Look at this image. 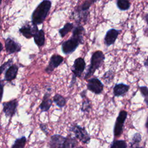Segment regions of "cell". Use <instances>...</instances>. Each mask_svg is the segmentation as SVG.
<instances>
[{"mask_svg":"<svg viewBox=\"0 0 148 148\" xmlns=\"http://www.w3.org/2000/svg\"><path fill=\"white\" fill-rule=\"evenodd\" d=\"M85 29L82 25L74 27L71 38L64 42L61 45L62 51L64 54H69L74 52L79 45L84 43L83 35Z\"/></svg>","mask_w":148,"mask_h":148,"instance_id":"obj_1","label":"cell"},{"mask_svg":"<svg viewBox=\"0 0 148 148\" xmlns=\"http://www.w3.org/2000/svg\"><path fill=\"white\" fill-rule=\"evenodd\" d=\"M51 7V2L50 1L44 0L41 2L32 13L31 21L32 25H38L42 24L46 18Z\"/></svg>","mask_w":148,"mask_h":148,"instance_id":"obj_2","label":"cell"},{"mask_svg":"<svg viewBox=\"0 0 148 148\" xmlns=\"http://www.w3.org/2000/svg\"><path fill=\"white\" fill-rule=\"evenodd\" d=\"M77 143V141L75 138L55 134L50 138L49 148H75Z\"/></svg>","mask_w":148,"mask_h":148,"instance_id":"obj_3","label":"cell"},{"mask_svg":"<svg viewBox=\"0 0 148 148\" xmlns=\"http://www.w3.org/2000/svg\"><path fill=\"white\" fill-rule=\"evenodd\" d=\"M105 57L102 51L97 50L93 53L91 56L90 64L84 76V79L87 80L94 75L95 72L103 64Z\"/></svg>","mask_w":148,"mask_h":148,"instance_id":"obj_4","label":"cell"},{"mask_svg":"<svg viewBox=\"0 0 148 148\" xmlns=\"http://www.w3.org/2000/svg\"><path fill=\"white\" fill-rule=\"evenodd\" d=\"M70 131L74 134L75 138L82 143L85 144L89 143L91 138L84 127L75 124L71 127Z\"/></svg>","mask_w":148,"mask_h":148,"instance_id":"obj_5","label":"cell"},{"mask_svg":"<svg viewBox=\"0 0 148 148\" xmlns=\"http://www.w3.org/2000/svg\"><path fill=\"white\" fill-rule=\"evenodd\" d=\"M127 112L125 110H120L116 119L114 126L113 134L115 137H119L123 133L124 122L127 117Z\"/></svg>","mask_w":148,"mask_h":148,"instance_id":"obj_6","label":"cell"},{"mask_svg":"<svg viewBox=\"0 0 148 148\" xmlns=\"http://www.w3.org/2000/svg\"><path fill=\"white\" fill-rule=\"evenodd\" d=\"M103 84L97 77H92L88 80L87 87L95 94H101L103 90Z\"/></svg>","mask_w":148,"mask_h":148,"instance_id":"obj_7","label":"cell"},{"mask_svg":"<svg viewBox=\"0 0 148 148\" xmlns=\"http://www.w3.org/2000/svg\"><path fill=\"white\" fill-rule=\"evenodd\" d=\"M86 67V62L83 58L79 57L76 58L72 66L71 71L73 75L76 77H80L84 71Z\"/></svg>","mask_w":148,"mask_h":148,"instance_id":"obj_8","label":"cell"},{"mask_svg":"<svg viewBox=\"0 0 148 148\" xmlns=\"http://www.w3.org/2000/svg\"><path fill=\"white\" fill-rule=\"evenodd\" d=\"M3 112L6 117H12L16 113V109L18 106L17 99H13L10 101L3 102Z\"/></svg>","mask_w":148,"mask_h":148,"instance_id":"obj_9","label":"cell"},{"mask_svg":"<svg viewBox=\"0 0 148 148\" xmlns=\"http://www.w3.org/2000/svg\"><path fill=\"white\" fill-rule=\"evenodd\" d=\"M64 58L58 54H53L49 61V64L45 69V71L48 74L51 73L54 69L57 68L63 62Z\"/></svg>","mask_w":148,"mask_h":148,"instance_id":"obj_10","label":"cell"},{"mask_svg":"<svg viewBox=\"0 0 148 148\" xmlns=\"http://www.w3.org/2000/svg\"><path fill=\"white\" fill-rule=\"evenodd\" d=\"M121 32V29H116L114 28H111L109 29L106 32V35L104 37L105 45L107 47H109L110 45L114 44Z\"/></svg>","mask_w":148,"mask_h":148,"instance_id":"obj_11","label":"cell"},{"mask_svg":"<svg viewBox=\"0 0 148 148\" xmlns=\"http://www.w3.org/2000/svg\"><path fill=\"white\" fill-rule=\"evenodd\" d=\"M5 49L6 52L9 54H11L20 51L21 46L14 39L8 37L5 39Z\"/></svg>","mask_w":148,"mask_h":148,"instance_id":"obj_12","label":"cell"},{"mask_svg":"<svg viewBox=\"0 0 148 148\" xmlns=\"http://www.w3.org/2000/svg\"><path fill=\"white\" fill-rule=\"evenodd\" d=\"M38 31V28L37 25H32V26H31L28 23L24 24L19 29V32L27 39L31 38Z\"/></svg>","mask_w":148,"mask_h":148,"instance_id":"obj_13","label":"cell"},{"mask_svg":"<svg viewBox=\"0 0 148 148\" xmlns=\"http://www.w3.org/2000/svg\"><path fill=\"white\" fill-rule=\"evenodd\" d=\"M18 70V66L16 64H12L6 70L4 79L8 82H10L14 80L17 76Z\"/></svg>","mask_w":148,"mask_h":148,"instance_id":"obj_14","label":"cell"},{"mask_svg":"<svg viewBox=\"0 0 148 148\" xmlns=\"http://www.w3.org/2000/svg\"><path fill=\"white\" fill-rule=\"evenodd\" d=\"M130 86L121 83L116 84L113 87V94L115 97L124 96L128 91Z\"/></svg>","mask_w":148,"mask_h":148,"instance_id":"obj_15","label":"cell"},{"mask_svg":"<svg viewBox=\"0 0 148 148\" xmlns=\"http://www.w3.org/2000/svg\"><path fill=\"white\" fill-rule=\"evenodd\" d=\"M50 94L48 92H46L43 97L41 103L39 105V108L42 112L48 111L53 103L52 99L50 98Z\"/></svg>","mask_w":148,"mask_h":148,"instance_id":"obj_16","label":"cell"},{"mask_svg":"<svg viewBox=\"0 0 148 148\" xmlns=\"http://www.w3.org/2000/svg\"><path fill=\"white\" fill-rule=\"evenodd\" d=\"M34 42L35 44L38 47L43 46L45 43V32L43 29H41L38 30L33 36Z\"/></svg>","mask_w":148,"mask_h":148,"instance_id":"obj_17","label":"cell"},{"mask_svg":"<svg viewBox=\"0 0 148 148\" xmlns=\"http://www.w3.org/2000/svg\"><path fill=\"white\" fill-rule=\"evenodd\" d=\"M53 101L60 108H63L66 105V102L65 98L64 97H62L61 95L59 94H56L53 97Z\"/></svg>","mask_w":148,"mask_h":148,"instance_id":"obj_18","label":"cell"},{"mask_svg":"<svg viewBox=\"0 0 148 148\" xmlns=\"http://www.w3.org/2000/svg\"><path fill=\"white\" fill-rule=\"evenodd\" d=\"M74 28V25L71 23H66L64 26L59 29V34L61 38H64L68 32H71Z\"/></svg>","mask_w":148,"mask_h":148,"instance_id":"obj_19","label":"cell"},{"mask_svg":"<svg viewBox=\"0 0 148 148\" xmlns=\"http://www.w3.org/2000/svg\"><path fill=\"white\" fill-rule=\"evenodd\" d=\"M27 142V138L25 136H23L21 138L16 139L13 145H12L11 148H24Z\"/></svg>","mask_w":148,"mask_h":148,"instance_id":"obj_20","label":"cell"},{"mask_svg":"<svg viewBox=\"0 0 148 148\" xmlns=\"http://www.w3.org/2000/svg\"><path fill=\"white\" fill-rule=\"evenodd\" d=\"M116 5L120 10L125 11L129 9L131 3L127 0H118L116 1Z\"/></svg>","mask_w":148,"mask_h":148,"instance_id":"obj_21","label":"cell"},{"mask_svg":"<svg viewBox=\"0 0 148 148\" xmlns=\"http://www.w3.org/2000/svg\"><path fill=\"white\" fill-rule=\"evenodd\" d=\"M84 99L82 102V106L80 108V110L82 112H89L90 109H91V102L86 97L84 98Z\"/></svg>","mask_w":148,"mask_h":148,"instance_id":"obj_22","label":"cell"},{"mask_svg":"<svg viewBox=\"0 0 148 148\" xmlns=\"http://www.w3.org/2000/svg\"><path fill=\"white\" fill-rule=\"evenodd\" d=\"M110 148H127V145L124 140H116L112 142Z\"/></svg>","mask_w":148,"mask_h":148,"instance_id":"obj_23","label":"cell"},{"mask_svg":"<svg viewBox=\"0 0 148 148\" xmlns=\"http://www.w3.org/2000/svg\"><path fill=\"white\" fill-rule=\"evenodd\" d=\"M113 77H114L113 72L112 71H108L103 74L102 79L103 80L105 83L109 84L113 79Z\"/></svg>","mask_w":148,"mask_h":148,"instance_id":"obj_24","label":"cell"},{"mask_svg":"<svg viewBox=\"0 0 148 148\" xmlns=\"http://www.w3.org/2000/svg\"><path fill=\"white\" fill-rule=\"evenodd\" d=\"M95 1H91V0H88V1H84L82 5L81 6H78V8L83 12H86L88 11L90 7L91 6V5L92 3H94V2H95Z\"/></svg>","mask_w":148,"mask_h":148,"instance_id":"obj_25","label":"cell"},{"mask_svg":"<svg viewBox=\"0 0 148 148\" xmlns=\"http://www.w3.org/2000/svg\"><path fill=\"white\" fill-rule=\"evenodd\" d=\"M142 95L144 98V102L148 106V88L146 86H139Z\"/></svg>","mask_w":148,"mask_h":148,"instance_id":"obj_26","label":"cell"},{"mask_svg":"<svg viewBox=\"0 0 148 148\" xmlns=\"http://www.w3.org/2000/svg\"><path fill=\"white\" fill-rule=\"evenodd\" d=\"M12 64H13V59L11 58L8 61H7L6 62H5V63H3V64H2L0 66V75L5 70H6L7 68H9L10 65H12Z\"/></svg>","mask_w":148,"mask_h":148,"instance_id":"obj_27","label":"cell"},{"mask_svg":"<svg viewBox=\"0 0 148 148\" xmlns=\"http://www.w3.org/2000/svg\"><path fill=\"white\" fill-rule=\"evenodd\" d=\"M142 140V136L139 133H135L132 137V145L139 143Z\"/></svg>","mask_w":148,"mask_h":148,"instance_id":"obj_28","label":"cell"},{"mask_svg":"<svg viewBox=\"0 0 148 148\" xmlns=\"http://www.w3.org/2000/svg\"><path fill=\"white\" fill-rule=\"evenodd\" d=\"M40 128V130L46 134L47 135L48 134V131H47V125L46 124H43V123H40L39 125Z\"/></svg>","mask_w":148,"mask_h":148,"instance_id":"obj_29","label":"cell"},{"mask_svg":"<svg viewBox=\"0 0 148 148\" xmlns=\"http://www.w3.org/2000/svg\"><path fill=\"white\" fill-rule=\"evenodd\" d=\"M3 87H4V83L2 80H0V102L2 101L3 94Z\"/></svg>","mask_w":148,"mask_h":148,"instance_id":"obj_30","label":"cell"},{"mask_svg":"<svg viewBox=\"0 0 148 148\" xmlns=\"http://www.w3.org/2000/svg\"><path fill=\"white\" fill-rule=\"evenodd\" d=\"M145 21H146V22L147 23V28H146V29L144 31V35L145 36H146L147 37H148V13L145 14Z\"/></svg>","mask_w":148,"mask_h":148,"instance_id":"obj_31","label":"cell"},{"mask_svg":"<svg viewBox=\"0 0 148 148\" xmlns=\"http://www.w3.org/2000/svg\"><path fill=\"white\" fill-rule=\"evenodd\" d=\"M76 77L75 76H74L73 75H72V79H71V83H70V86H69V87H71V86H72L76 82Z\"/></svg>","mask_w":148,"mask_h":148,"instance_id":"obj_32","label":"cell"},{"mask_svg":"<svg viewBox=\"0 0 148 148\" xmlns=\"http://www.w3.org/2000/svg\"><path fill=\"white\" fill-rule=\"evenodd\" d=\"M80 96H81V97L83 99L84 98H85L86 96V90H83L82 92H81V93H80Z\"/></svg>","mask_w":148,"mask_h":148,"instance_id":"obj_33","label":"cell"},{"mask_svg":"<svg viewBox=\"0 0 148 148\" xmlns=\"http://www.w3.org/2000/svg\"><path fill=\"white\" fill-rule=\"evenodd\" d=\"M144 65H145V66L148 67V57H147L146 60L145 61V63H144Z\"/></svg>","mask_w":148,"mask_h":148,"instance_id":"obj_34","label":"cell"},{"mask_svg":"<svg viewBox=\"0 0 148 148\" xmlns=\"http://www.w3.org/2000/svg\"><path fill=\"white\" fill-rule=\"evenodd\" d=\"M2 49H3V46H2V44L1 43V42H0V53L1 52Z\"/></svg>","mask_w":148,"mask_h":148,"instance_id":"obj_35","label":"cell"},{"mask_svg":"<svg viewBox=\"0 0 148 148\" xmlns=\"http://www.w3.org/2000/svg\"><path fill=\"white\" fill-rule=\"evenodd\" d=\"M146 128L147 131V132H148V120H147V121L146 123Z\"/></svg>","mask_w":148,"mask_h":148,"instance_id":"obj_36","label":"cell"},{"mask_svg":"<svg viewBox=\"0 0 148 148\" xmlns=\"http://www.w3.org/2000/svg\"><path fill=\"white\" fill-rule=\"evenodd\" d=\"M135 148H143L142 147H135Z\"/></svg>","mask_w":148,"mask_h":148,"instance_id":"obj_37","label":"cell"},{"mask_svg":"<svg viewBox=\"0 0 148 148\" xmlns=\"http://www.w3.org/2000/svg\"><path fill=\"white\" fill-rule=\"evenodd\" d=\"M0 28H1V16H0Z\"/></svg>","mask_w":148,"mask_h":148,"instance_id":"obj_38","label":"cell"},{"mask_svg":"<svg viewBox=\"0 0 148 148\" xmlns=\"http://www.w3.org/2000/svg\"><path fill=\"white\" fill-rule=\"evenodd\" d=\"M1 2H2V1H1V0H0V5H1Z\"/></svg>","mask_w":148,"mask_h":148,"instance_id":"obj_39","label":"cell"},{"mask_svg":"<svg viewBox=\"0 0 148 148\" xmlns=\"http://www.w3.org/2000/svg\"><path fill=\"white\" fill-rule=\"evenodd\" d=\"M78 148H84V147H78Z\"/></svg>","mask_w":148,"mask_h":148,"instance_id":"obj_40","label":"cell"}]
</instances>
